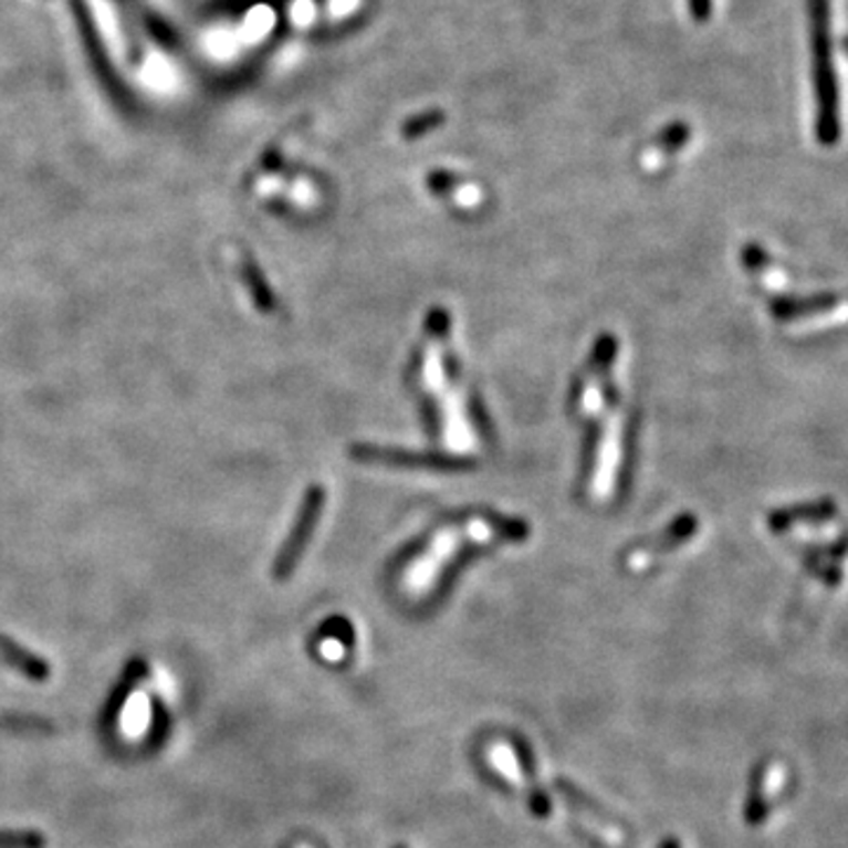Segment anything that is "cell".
<instances>
[{"mask_svg": "<svg viewBox=\"0 0 848 848\" xmlns=\"http://www.w3.org/2000/svg\"><path fill=\"white\" fill-rule=\"evenodd\" d=\"M835 514V507L833 502H823V504H810V507H799V510H792V512H778L771 516V531H785L787 523H794L799 519H827Z\"/></svg>", "mask_w": 848, "mask_h": 848, "instance_id": "12", "label": "cell"}, {"mask_svg": "<svg viewBox=\"0 0 848 848\" xmlns=\"http://www.w3.org/2000/svg\"><path fill=\"white\" fill-rule=\"evenodd\" d=\"M391 848H408V846H404V844H396V846H391Z\"/></svg>", "mask_w": 848, "mask_h": 848, "instance_id": "19", "label": "cell"}, {"mask_svg": "<svg viewBox=\"0 0 848 848\" xmlns=\"http://www.w3.org/2000/svg\"><path fill=\"white\" fill-rule=\"evenodd\" d=\"M446 123V114L441 109H429V112H422L418 116H410L404 125H401V135L404 139H420L425 135H429L431 130L441 128V125Z\"/></svg>", "mask_w": 848, "mask_h": 848, "instance_id": "11", "label": "cell"}, {"mask_svg": "<svg viewBox=\"0 0 848 848\" xmlns=\"http://www.w3.org/2000/svg\"><path fill=\"white\" fill-rule=\"evenodd\" d=\"M151 724V705L149 698L144 693H135L128 702H125L121 714V731L125 737H142L144 731Z\"/></svg>", "mask_w": 848, "mask_h": 848, "instance_id": "6", "label": "cell"}, {"mask_svg": "<svg viewBox=\"0 0 848 848\" xmlns=\"http://www.w3.org/2000/svg\"><path fill=\"white\" fill-rule=\"evenodd\" d=\"M556 787H558V792L564 794V799L577 810V814H583V816L587 814L589 820L604 825L606 833H613V829H610L613 827L610 816L604 814V808L597 802H594L589 794H585L583 789H577L570 781H556Z\"/></svg>", "mask_w": 848, "mask_h": 848, "instance_id": "7", "label": "cell"}, {"mask_svg": "<svg viewBox=\"0 0 848 848\" xmlns=\"http://www.w3.org/2000/svg\"><path fill=\"white\" fill-rule=\"evenodd\" d=\"M0 653H3L6 660L14 664L17 670H22L31 679H45L50 674V667L41 658L31 656L22 646H17L8 637H0Z\"/></svg>", "mask_w": 848, "mask_h": 848, "instance_id": "8", "label": "cell"}, {"mask_svg": "<svg viewBox=\"0 0 848 848\" xmlns=\"http://www.w3.org/2000/svg\"><path fill=\"white\" fill-rule=\"evenodd\" d=\"M241 269H243V279L248 283V291H250L252 300H255L258 310L272 312L274 310V295H272V291H269V285H266L262 272L258 269V264L252 262L250 258H245L241 262Z\"/></svg>", "mask_w": 848, "mask_h": 848, "instance_id": "9", "label": "cell"}, {"mask_svg": "<svg viewBox=\"0 0 848 848\" xmlns=\"http://www.w3.org/2000/svg\"><path fill=\"white\" fill-rule=\"evenodd\" d=\"M689 10L698 24H705L712 17V0H689Z\"/></svg>", "mask_w": 848, "mask_h": 848, "instance_id": "16", "label": "cell"}, {"mask_svg": "<svg viewBox=\"0 0 848 848\" xmlns=\"http://www.w3.org/2000/svg\"><path fill=\"white\" fill-rule=\"evenodd\" d=\"M658 848H681V841L674 839V837H667V839H662V841L658 844Z\"/></svg>", "mask_w": 848, "mask_h": 848, "instance_id": "17", "label": "cell"}, {"mask_svg": "<svg viewBox=\"0 0 848 848\" xmlns=\"http://www.w3.org/2000/svg\"><path fill=\"white\" fill-rule=\"evenodd\" d=\"M512 745H514V754H516L519 766H521L523 781H526V785H528L531 814L535 818H549L552 816V802L547 797V792L543 789V785H540V781H537V764H535V756H533V747L519 733L512 735Z\"/></svg>", "mask_w": 848, "mask_h": 848, "instance_id": "3", "label": "cell"}, {"mask_svg": "<svg viewBox=\"0 0 848 848\" xmlns=\"http://www.w3.org/2000/svg\"><path fill=\"white\" fill-rule=\"evenodd\" d=\"M323 498L326 495H323V489H318V485H314V489H310V493H306L302 507H300V514H297V521L293 526V533L287 535L283 549L276 556L274 575L279 577V580H285V577H291V573L295 570L300 556H302L306 543H310V537L314 533L316 521L321 516Z\"/></svg>", "mask_w": 848, "mask_h": 848, "instance_id": "2", "label": "cell"}, {"mask_svg": "<svg viewBox=\"0 0 848 848\" xmlns=\"http://www.w3.org/2000/svg\"><path fill=\"white\" fill-rule=\"evenodd\" d=\"M689 137H691L689 125H685V123H672V125H667V128L660 133L658 144H660L662 151H677V149L683 147L685 142H689Z\"/></svg>", "mask_w": 848, "mask_h": 848, "instance_id": "13", "label": "cell"}, {"mask_svg": "<svg viewBox=\"0 0 848 848\" xmlns=\"http://www.w3.org/2000/svg\"><path fill=\"white\" fill-rule=\"evenodd\" d=\"M837 306L835 295H816V297H804V300H794V297H775L771 302V312L775 314L778 321H794L808 314H823Z\"/></svg>", "mask_w": 848, "mask_h": 848, "instance_id": "5", "label": "cell"}, {"mask_svg": "<svg viewBox=\"0 0 848 848\" xmlns=\"http://www.w3.org/2000/svg\"><path fill=\"white\" fill-rule=\"evenodd\" d=\"M695 531V521L691 516H681L674 526H670V531H667L662 537L653 540V543H648L643 547H639L635 554L627 556V564L631 568H643L651 558L664 549H672L674 545H681L685 537H691Z\"/></svg>", "mask_w": 848, "mask_h": 848, "instance_id": "4", "label": "cell"}, {"mask_svg": "<svg viewBox=\"0 0 848 848\" xmlns=\"http://www.w3.org/2000/svg\"><path fill=\"white\" fill-rule=\"evenodd\" d=\"M810 17V71L816 87V137L823 147H835L841 137L839 81L833 57V3L808 0Z\"/></svg>", "mask_w": 848, "mask_h": 848, "instance_id": "1", "label": "cell"}, {"mask_svg": "<svg viewBox=\"0 0 848 848\" xmlns=\"http://www.w3.org/2000/svg\"><path fill=\"white\" fill-rule=\"evenodd\" d=\"M0 848H45V837L39 833H0Z\"/></svg>", "mask_w": 848, "mask_h": 848, "instance_id": "14", "label": "cell"}, {"mask_svg": "<svg viewBox=\"0 0 848 848\" xmlns=\"http://www.w3.org/2000/svg\"><path fill=\"white\" fill-rule=\"evenodd\" d=\"M427 187L431 189V193H439V196H450L453 191H458V177L450 175L446 170H435L429 172L427 177Z\"/></svg>", "mask_w": 848, "mask_h": 848, "instance_id": "15", "label": "cell"}, {"mask_svg": "<svg viewBox=\"0 0 848 848\" xmlns=\"http://www.w3.org/2000/svg\"><path fill=\"white\" fill-rule=\"evenodd\" d=\"M841 50L846 52V57H848V35H844V39H841Z\"/></svg>", "mask_w": 848, "mask_h": 848, "instance_id": "18", "label": "cell"}, {"mask_svg": "<svg viewBox=\"0 0 848 848\" xmlns=\"http://www.w3.org/2000/svg\"><path fill=\"white\" fill-rule=\"evenodd\" d=\"M764 766L756 768V773L752 775V783H750V794H747V802H745V820L750 825H762L764 818L768 816V804H766V797H764Z\"/></svg>", "mask_w": 848, "mask_h": 848, "instance_id": "10", "label": "cell"}]
</instances>
